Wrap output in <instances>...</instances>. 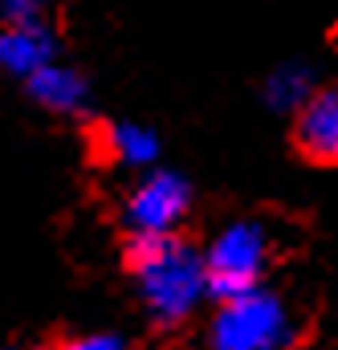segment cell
Returning a JSON list of instances; mask_svg holds the SVG:
<instances>
[{
    "mask_svg": "<svg viewBox=\"0 0 338 350\" xmlns=\"http://www.w3.org/2000/svg\"><path fill=\"white\" fill-rule=\"evenodd\" d=\"M131 273L139 301L147 318L159 330L183 326L204 301H208V281H204V257L187 241L171 237H131Z\"/></svg>",
    "mask_w": 338,
    "mask_h": 350,
    "instance_id": "1",
    "label": "cell"
},
{
    "mask_svg": "<svg viewBox=\"0 0 338 350\" xmlns=\"http://www.w3.org/2000/svg\"><path fill=\"white\" fill-rule=\"evenodd\" d=\"M289 342L294 318L285 301L265 285L216 301L208 322V350H289Z\"/></svg>",
    "mask_w": 338,
    "mask_h": 350,
    "instance_id": "2",
    "label": "cell"
},
{
    "mask_svg": "<svg viewBox=\"0 0 338 350\" xmlns=\"http://www.w3.org/2000/svg\"><path fill=\"white\" fill-rule=\"evenodd\" d=\"M269 228L257 220H233L224 224L208 249H200L204 257V281H208V297L224 301L237 293H249L257 285H265V269H269Z\"/></svg>",
    "mask_w": 338,
    "mask_h": 350,
    "instance_id": "3",
    "label": "cell"
},
{
    "mask_svg": "<svg viewBox=\"0 0 338 350\" xmlns=\"http://www.w3.org/2000/svg\"><path fill=\"white\" fill-rule=\"evenodd\" d=\"M192 208V183L171 167H151L143 175L127 204H122V224L131 237H171Z\"/></svg>",
    "mask_w": 338,
    "mask_h": 350,
    "instance_id": "4",
    "label": "cell"
},
{
    "mask_svg": "<svg viewBox=\"0 0 338 350\" xmlns=\"http://www.w3.org/2000/svg\"><path fill=\"white\" fill-rule=\"evenodd\" d=\"M294 143L306 159L338 167V82L314 90L306 98L294 122Z\"/></svg>",
    "mask_w": 338,
    "mask_h": 350,
    "instance_id": "5",
    "label": "cell"
},
{
    "mask_svg": "<svg viewBox=\"0 0 338 350\" xmlns=\"http://www.w3.org/2000/svg\"><path fill=\"white\" fill-rule=\"evenodd\" d=\"M49 62H57V37L41 16L37 21H8L0 29V70L8 78L25 82Z\"/></svg>",
    "mask_w": 338,
    "mask_h": 350,
    "instance_id": "6",
    "label": "cell"
},
{
    "mask_svg": "<svg viewBox=\"0 0 338 350\" xmlns=\"http://www.w3.org/2000/svg\"><path fill=\"white\" fill-rule=\"evenodd\" d=\"M25 90L37 106H45L49 114H66V118H78L90 110V82L74 66H62V62H49L41 66L33 78H25Z\"/></svg>",
    "mask_w": 338,
    "mask_h": 350,
    "instance_id": "7",
    "label": "cell"
},
{
    "mask_svg": "<svg viewBox=\"0 0 338 350\" xmlns=\"http://www.w3.org/2000/svg\"><path fill=\"white\" fill-rule=\"evenodd\" d=\"M102 147L122 167H155L159 163V135L143 122H110L102 131Z\"/></svg>",
    "mask_w": 338,
    "mask_h": 350,
    "instance_id": "8",
    "label": "cell"
},
{
    "mask_svg": "<svg viewBox=\"0 0 338 350\" xmlns=\"http://www.w3.org/2000/svg\"><path fill=\"white\" fill-rule=\"evenodd\" d=\"M314 90H318V82H314V70H310L306 62H281V66L265 78L261 94H265V106H269V110H277V114H298Z\"/></svg>",
    "mask_w": 338,
    "mask_h": 350,
    "instance_id": "9",
    "label": "cell"
},
{
    "mask_svg": "<svg viewBox=\"0 0 338 350\" xmlns=\"http://www.w3.org/2000/svg\"><path fill=\"white\" fill-rule=\"evenodd\" d=\"M45 8V0H0L4 21H37Z\"/></svg>",
    "mask_w": 338,
    "mask_h": 350,
    "instance_id": "10",
    "label": "cell"
},
{
    "mask_svg": "<svg viewBox=\"0 0 338 350\" xmlns=\"http://www.w3.org/2000/svg\"><path fill=\"white\" fill-rule=\"evenodd\" d=\"M62 350H127V342L118 334H82V338L66 342Z\"/></svg>",
    "mask_w": 338,
    "mask_h": 350,
    "instance_id": "11",
    "label": "cell"
},
{
    "mask_svg": "<svg viewBox=\"0 0 338 350\" xmlns=\"http://www.w3.org/2000/svg\"><path fill=\"white\" fill-rule=\"evenodd\" d=\"M29 350H33V347H29Z\"/></svg>",
    "mask_w": 338,
    "mask_h": 350,
    "instance_id": "12",
    "label": "cell"
}]
</instances>
